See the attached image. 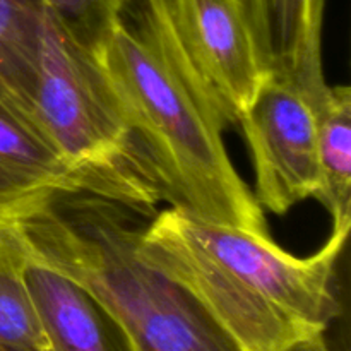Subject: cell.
<instances>
[{
    "instance_id": "cell-6",
    "label": "cell",
    "mask_w": 351,
    "mask_h": 351,
    "mask_svg": "<svg viewBox=\"0 0 351 351\" xmlns=\"http://www.w3.org/2000/svg\"><path fill=\"white\" fill-rule=\"evenodd\" d=\"M189 58L233 120L249 106L264 69L242 0H167Z\"/></svg>"
},
{
    "instance_id": "cell-5",
    "label": "cell",
    "mask_w": 351,
    "mask_h": 351,
    "mask_svg": "<svg viewBox=\"0 0 351 351\" xmlns=\"http://www.w3.org/2000/svg\"><path fill=\"white\" fill-rule=\"evenodd\" d=\"M315 99L285 74L269 72L239 115L256 173L261 208L283 216L321 185Z\"/></svg>"
},
{
    "instance_id": "cell-2",
    "label": "cell",
    "mask_w": 351,
    "mask_h": 351,
    "mask_svg": "<svg viewBox=\"0 0 351 351\" xmlns=\"http://www.w3.org/2000/svg\"><path fill=\"white\" fill-rule=\"evenodd\" d=\"M350 226H332L317 252L297 257L271 235L170 206L143 226L137 249L187 288L243 351H281L324 335L339 315L336 264Z\"/></svg>"
},
{
    "instance_id": "cell-13",
    "label": "cell",
    "mask_w": 351,
    "mask_h": 351,
    "mask_svg": "<svg viewBox=\"0 0 351 351\" xmlns=\"http://www.w3.org/2000/svg\"><path fill=\"white\" fill-rule=\"evenodd\" d=\"M48 16L79 45L95 51L134 0H40Z\"/></svg>"
},
{
    "instance_id": "cell-12",
    "label": "cell",
    "mask_w": 351,
    "mask_h": 351,
    "mask_svg": "<svg viewBox=\"0 0 351 351\" xmlns=\"http://www.w3.org/2000/svg\"><path fill=\"white\" fill-rule=\"evenodd\" d=\"M24 267L19 237L9 223H0V351H55Z\"/></svg>"
},
{
    "instance_id": "cell-10",
    "label": "cell",
    "mask_w": 351,
    "mask_h": 351,
    "mask_svg": "<svg viewBox=\"0 0 351 351\" xmlns=\"http://www.w3.org/2000/svg\"><path fill=\"white\" fill-rule=\"evenodd\" d=\"M45 14L40 0H0V112L31 130Z\"/></svg>"
},
{
    "instance_id": "cell-14",
    "label": "cell",
    "mask_w": 351,
    "mask_h": 351,
    "mask_svg": "<svg viewBox=\"0 0 351 351\" xmlns=\"http://www.w3.org/2000/svg\"><path fill=\"white\" fill-rule=\"evenodd\" d=\"M281 351H331L329 350L328 343H326L324 335H314L308 336V338L300 339V341L291 343L290 346H287Z\"/></svg>"
},
{
    "instance_id": "cell-9",
    "label": "cell",
    "mask_w": 351,
    "mask_h": 351,
    "mask_svg": "<svg viewBox=\"0 0 351 351\" xmlns=\"http://www.w3.org/2000/svg\"><path fill=\"white\" fill-rule=\"evenodd\" d=\"M24 274L55 351H136L115 319L67 276L27 254Z\"/></svg>"
},
{
    "instance_id": "cell-4",
    "label": "cell",
    "mask_w": 351,
    "mask_h": 351,
    "mask_svg": "<svg viewBox=\"0 0 351 351\" xmlns=\"http://www.w3.org/2000/svg\"><path fill=\"white\" fill-rule=\"evenodd\" d=\"M33 122L38 136L91 182L98 197L144 216L163 201L147 158L95 53L69 36L48 14Z\"/></svg>"
},
{
    "instance_id": "cell-1",
    "label": "cell",
    "mask_w": 351,
    "mask_h": 351,
    "mask_svg": "<svg viewBox=\"0 0 351 351\" xmlns=\"http://www.w3.org/2000/svg\"><path fill=\"white\" fill-rule=\"evenodd\" d=\"M93 53L163 201L206 221L269 235L226 151L223 132L235 120L182 47L167 0H134Z\"/></svg>"
},
{
    "instance_id": "cell-3",
    "label": "cell",
    "mask_w": 351,
    "mask_h": 351,
    "mask_svg": "<svg viewBox=\"0 0 351 351\" xmlns=\"http://www.w3.org/2000/svg\"><path fill=\"white\" fill-rule=\"evenodd\" d=\"M134 213L79 192L9 225L29 259L88 291L136 351H243L187 288L141 256Z\"/></svg>"
},
{
    "instance_id": "cell-8",
    "label": "cell",
    "mask_w": 351,
    "mask_h": 351,
    "mask_svg": "<svg viewBox=\"0 0 351 351\" xmlns=\"http://www.w3.org/2000/svg\"><path fill=\"white\" fill-rule=\"evenodd\" d=\"M267 72L300 82L319 101L328 89L322 67L326 0H242Z\"/></svg>"
},
{
    "instance_id": "cell-7",
    "label": "cell",
    "mask_w": 351,
    "mask_h": 351,
    "mask_svg": "<svg viewBox=\"0 0 351 351\" xmlns=\"http://www.w3.org/2000/svg\"><path fill=\"white\" fill-rule=\"evenodd\" d=\"M95 194L91 182L74 170L34 130L0 112V223H12L60 194Z\"/></svg>"
},
{
    "instance_id": "cell-11",
    "label": "cell",
    "mask_w": 351,
    "mask_h": 351,
    "mask_svg": "<svg viewBox=\"0 0 351 351\" xmlns=\"http://www.w3.org/2000/svg\"><path fill=\"white\" fill-rule=\"evenodd\" d=\"M321 185L317 199L332 226L351 223V89L328 86L315 103Z\"/></svg>"
}]
</instances>
